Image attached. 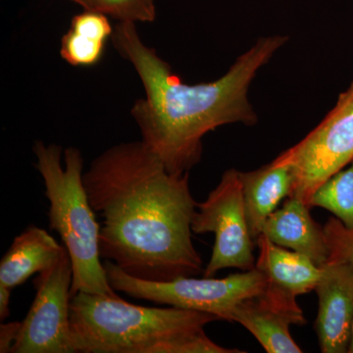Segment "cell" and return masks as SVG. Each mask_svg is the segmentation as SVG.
<instances>
[{"instance_id":"1","label":"cell","mask_w":353,"mask_h":353,"mask_svg":"<svg viewBox=\"0 0 353 353\" xmlns=\"http://www.w3.org/2000/svg\"><path fill=\"white\" fill-rule=\"evenodd\" d=\"M83 183L101 220V259L145 281L194 277L203 261L192 243L197 202L189 173L172 174L143 141L118 143L94 158Z\"/></svg>"},{"instance_id":"2","label":"cell","mask_w":353,"mask_h":353,"mask_svg":"<svg viewBox=\"0 0 353 353\" xmlns=\"http://www.w3.org/2000/svg\"><path fill=\"white\" fill-rule=\"evenodd\" d=\"M113 46L132 65L145 97L131 114L141 141L172 174L189 173L201 161L202 139L223 125L256 124V113L248 92L259 70L288 41L285 36L260 39L238 57L229 71L214 82L187 85L157 51L139 37L137 24L119 22Z\"/></svg>"},{"instance_id":"3","label":"cell","mask_w":353,"mask_h":353,"mask_svg":"<svg viewBox=\"0 0 353 353\" xmlns=\"http://www.w3.org/2000/svg\"><path fill=\"white\" fill-rule=\"evenodd\" d=\"M214 315L134 305L122 297L79 292L71 299L74 353H241L221 347L204 327Z\"/></svg>"},{"instance_id":"4","label":"cell","mask_w":353,"mask_h":353,"mask_svg":"<svg viewBox=\"0 0 353 353\" xmlns=\"http://www.w3.org/2000/svg\"><path fill=\"white\" fill-rule=\"evenodd\" d=\"M36 168L50 203V228L57 232L66 248L72 266L71 297L79 294L118 297L101 261V224L83 183V158L78 148L36 141L32 146Z\"/></svg>"},{"instance_id":"5","label":"cell","mask_w":353,"mask_h":353,"mask_svg":"<svg viewBox=\"0 0 353 353\" xmlns=\"http://www.w3.org/2000/svg\"><path fill=\"white\" fill-rule=\"evenodd\" d=\"M103 265L116 292L154 303L209 313L230 322L236 305L259 294L268 282L256 268L222 279L182 277L157 282L132 277L109 260Z\"/></svg>"},{"instance_id":"6","label":"cell","mask_w":353,"mask_h":353,"mask_svg":"<svg viewBox=\"0 0 353 353\" xmlns=\"http://www.w3.org/2000/svg\"><path fill=\"white\" fill-rule=\"evenodd\" d=\"M292 169L289 197L309 206L318 188L353 161V97L345 92L322 122L278 157Z\"/></svg>"},{"instance_id":"7","label":"cell","mask_w":353,"mask_h":353,"mask_svg":"<svg viewBox=\"0 0 353 353\" xmlns=\"http://www.w3.org/2000/svg\"><path fill=\"white\" fill-rule=\"evenodd\" d=\"M239 173L236 169L225 172L208 199L197 204L192 218V233L215 234L212 255L203 270L204 277H213L222 269L250 271L255 268V243L248 230Z\"/></svg>"},{"instance_id":"8","label":"cell","mask_w":353,"mask_h":353,"mask_svg":"<svg viewBox=\"0 0 353 353\" xmlns=\"http://www.w3.org/2000/svg\"><path fill=\"white\" fill-rule=\"evenodd\" d=\"M73 266L66 248L34 280L36 296L11 353H74L70 303Z\"/></svg>"},{"instance_id":"9","label":"cell","mask_w":353,"mask_h":353,"mask_svg":"<svg viewBox=\"0 0 353 353\" xmlns=\"http://www.w3.org/2000/svg\"><path fill=\"white\" fill-rule=\"evenodd\" d=\"M231 322L245 327L268 353H301L303 350L290 336L292 325L306 324L296 296L267 282L259 294L236 305Z\"/></svg>"},{"instance_id":"10","label":"cell","mask_w":353,"mask_h":353,"mask_svg":"<svg viewBox=\"0 0 353 353\" xmlns=\"http://www.w3.org/2000/svg\"><path fill=\"white\" fill-rule=\"evenodd\" d=\"M318 296L317 332L323 353L348 352L353 323V264L323 266L316 285Z\"/></svg>"},{"instance_id":"11","label":"cell","mask_w":353,"mask_h":353,"mask_svg":"<svg viewBox=\"0 0 353 353\" xmlns=\"http://www.w3.org/2000/svg\"><path fill=\"white\" fill-rule=\"evenodd\" d=\"M310 208L289 197L284 206L265 221L262 233L276 245L306 255L318 266L328 263L329 248L324 227L315 222Z\"/></svg>"},{"instance_id":"12","label":"cell","mask_w":353,"mask_h":353,"mask_svg":"<svg viewBox=\"0 0 353 353\" xmlns=\"http://www.w3.org/2000/svg\"><path fill=\"white\" fill-rule=\"evenodd\" d=\"M246 221L253 241L262 233L265 221L285 197H289L292 173L287 162L277 157L257 170L240 172Z\"/></svg>"},{"instance_id":"13","label":"cell","mask_w":353,"mask_h":353,"mask_svg":"<svg viewBox=\"0 0 353 353\" xmlns=\"http://www.w3.org/2000/svg\"><path fill=\"white\" fill-rule=\"evenodd\" d=\"M46 230L30 226L14 239L12 245L0 261V285L15 289L34 274L52 266L64 252Z\"/></svg>"},{"instance_id":"14","label":"cell","mask_w":353,"mask_h":353,"mask_svg":"<svg viewBox=\"0 0 353 353\" xmlns=\"http://www.w3.org/2000/svg\"><path fill=\"white\" fill-rule=\"evenodd\" d=\"M259 254L255 268L271 284L287 290L294 296L315 290L322 277L323 267L318 266L308 256L301 253L289 252L274 243L261 234L255 241Z\"/></svg>"},{"instance_id":"15","label":"cell","mask_w":353,"mask_h":353,"mask_svg":"<svg viewBox=\"0 0 353 353\" xmlns=\"http://www.w3.org/2000/svg\"><path fill=\"white\" fill-rule=\"evenodd\" d=\"M309 208L326 209L345 227L353 229V161L347 169H343L318 188Z\"/></svg>"},{"instance_id":"16","label":"cell","mask_w":353,"mask_h":353,"mask_svg":"<svg viewBox=\"0 0 353 353\" xmlns=\"http://www.w3.org/2000/svg\"><path fill=\"white\" fill-rule=\"evenodd\" d=\"M105 43L88 32L70 29L62 38L60 55L72 66H94L101 61Z\"/></svg>"},{"instance_id":"17","label":"cell","mask_w":353,"mask_h":353,"mask_svg":"<svg viewBox=\"0 0 353 353\" xmlns=\"http://www.w3.org/2000/svg\"><path fill=\"white\" fill-rule=\"evenodd\" d=\"M104 13L119 22L150 23L155 20V0H102Z\"/></svg>"},{"instance_id":"18","label":"cell","mask_w":353,"mask_h":353,"mask_svg":"<svg viewBox=\"0 0 353 353\" xmlns=\"http://www.w3.org/2000/svg\"><path fill=\"white\" fill-rule=\"evenodd\" d=\"M329 248L327 264H353V229L345 227L338 218H330L324 225Z\"/></svg>"},{"instance_id":"19","label":"cell","mask_w":353,"mask_h":353,"mask_svg":"<svg viewBox=\"0 0 353 353\" xmlns=\"http://www.w3.org/2000/svg\"><path fill=\"white\" fill-rule=\"evenodd\" d=\"M21 322L2 323L0 325V352L11 353L19 336Z\"/></svg>"},{"instance_id":"20","label":"cell","mask_w":353,"mask_h":353,"mask_svg":"<svg viewBox=\"0 0 353 353\" xmlns=\"http://www.w3.org/2000/svg\"><path fill=\"white\" fill-rule=\"evenodd\" d=\"M12 290L0 285V320L6 321L10 315L9 304H10Z\"/></svg>"},{"instance_id":"21","label":"cell","mask_w":353,"mask_h":353,"mask_svg":"<svg viewBox=\"0 0 353 353\" xmlns=\"http://www.w3.org/2000/svg\"><path fill=\"white\" fill-rule=\"evenodd\" d=\"M83 7L85 10L99 11L104 13L103 3L102 0H71Z\"/></svg>"},{"instance_id":"22","label":"cell","mask_w":353,"mask_h":353,"mask_svg":"<svg viewBox=\"0 0 353 353\" xmlns=\"http://www.w3.org/2000/svg\"><path fill=\"white\" fill-rule=\"evenodd\" d=\"M348 352L353 353V323L352 330V339H350V347H348Z\"/></svg>"},{"instance_id":"23","label":"cell","mask_w":353,"mask_h":353,"mask_svg":"<svg viewBox=\"0 0 353 353\" xmlns=\"http://www.w3.org/2000/svg\"><path fill=\"white\" fill-rule=\"evenodd\" d=\"M347 92H350V94H352V97H353V82L352 83V85H350V88H348Z\"/></svg>"}]
</instances>
